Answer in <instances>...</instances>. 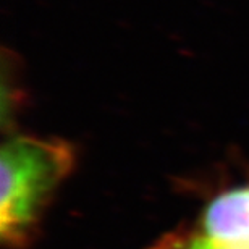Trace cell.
Here are the masks:
<instances>
[{
    "instance_id": "obj_1",
    "label": "cell",
    "mask_w": 249,
    "mask_h": 249,
    "mask_svg": "<svg viewBox=\"0 0 249 249\" xmlns=\"http://www.w3.org/2000/svg\"><path fill=\"white\" fill-rule=\"evenodd\" d=\"M76 152L60 138L15 134L0 154V240L7 249H26L36 240L63 181L71 175Z\"/></svg>"
},
{
    "instance_id": "obj_2",
    "label": "cell",
    "mask_w": 249,
    "mask_h": 249,
    "mask_svg": "<svg viewBox=\"0 0 249 249\" xmlns=\"http://www.w3.org/2000/svg\"><path fill=\"white\" fill-rule=\"evenodd\" d=\"M194 228L220 245L249 248V185L213 196L199 213Z\"/></svg>"
},
{
    "instance_id": "obj_3",
    "label": "cell",
    "mask_w": 249,
    "mask_h": 249,
    "mask_svg": "<svg viewBox=\"0 0 249 249\" xmlns=\"http://www.w3.org/2000/svg\"><path fill=\"white\" fill-rule=\"evenodd\" d=\"M147 249H249L245 246L220 245L201 235L194 227H178L159 236Z\"/></svg>"
}]
</instances>
